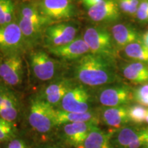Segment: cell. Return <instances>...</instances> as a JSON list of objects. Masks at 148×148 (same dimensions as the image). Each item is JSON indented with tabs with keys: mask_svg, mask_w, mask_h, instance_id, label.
I'll use <instances>...</instances> for the list:
<instances>
[{
	"mask_svg": "<svg viewBox=\"0 0 148 148\" xmlns=\"http://www.w3.org/2000/svg\"><path fill=\"white\" fill-rule=\"evenodd\" d=\"M75 64L74 75L83 86L98 87L119 82L115 60L89 53Z\"/></svg>",
	"mask_w": 148,
	"mask_h": 148,
	"instance_id": "obj_1",
	"label": "cell"
},
{
	"mask_svg": "<svg viewBox=\"0 0 148 148\" xmlns=\"http://www.w3.org/2000/svg\"><path fill=\"white\" fill-rule=\"evenodd\" d=\"M28 109L27 121L32 130L37 134L45 136L56 128L53 121L55 108L39 96L31 99Z\"/></svg>",
	"mask_w": 148,
	"mask_h": 148,
	"instance_id": "obj_2",
	"label": "cell"
},
{
	"mask_svg": "<svg viewBox=\"0 0 148 148\" xmlns=\"http://www.w3.org/2000/svg\"><path fill=\"white\" fill-rule=\"evenodd\" d=\"M82 38L87 44L90 52L115 60L116 49L110 32L101 26L88 27L83 33Z\"/></svg>",
	"mask_w": 148,
	"mask_h": 148,
	"instance_id": "obj_3",
	"label": "cell"
},
{
	"mask_svg": "<svg viewBox=\"0 0 148 148\" xmlns=\"http://www.w3.org/2000/svg\"><path fill=\"white\" fill-rule=\"evenodd\" d=\"M99 121L69 123L57 127L60 141L67 147L79 148L88 136L90 131L97 126Z\"/></svg>",
	"mask_w": 148,
	"mask_h": 148,
	"instance_id": "obj_4",
	"label": "cell"
},
{
	"mask_svg": "<svg viewBox=\"0 0 148 148\" xmlns=\"http://www.w3.org/2000/svg\"><path fill=\"white\" fill-rule=\"evenodd\" d=\"M77 30L76 25L71 22L51 24L44 30V42L48 49L66 45L77 38Z\"/></svg>",
	"mask_w": 148,
	"mask_h": 148,
	"instance_id": "obj_5",
	"label": "cell"
},
{
	"mask_svg": "<svg viewBox=\"0 0 148 148\" xmlns=\"http://www.w3.org/2000/svg\"><path fill=\"white\" fill-rule=\"evenodd\" d=\"M26 47L17 22L0 25V51L5 56L21 55Z\"/></svg>",
	"mask_w": 148,
	"mask_h": 148,
	"instance_id": "obj_6",
	"label": "cell"
},
{
	"mask_svg": "<svg viewBox=\"0 0 148 148\" xmlns=\"http://www.w3.org/2000/svg\"><path fill=\"white\" fill-rule=\"evenodd\" d=\"M98 101L104 107L126 106L133 99V90L120 83L102 86L98 90Z\"/></svg>",
	"mask_w": 148,
	"mask_h": 148,
	"instance_id": "obj_7",
	"label": "cell"
},
{
	"mask_svg": "<svg viewBox=\"0 0 148 148\" xmlns=\"http://www.w3.org/2000/svg\"><path fill=\"white\" fill-rule=\"evenodd\" d=\"M36 4L40 13L53 22L69 19L77 14L71 0H39Z\"/></svg>",
	"mask_w": 148,
	"mask_h": 148,
	"instance_id": "obj_8",
	"label": "cell"
},
{
	"mask_svg": "<svg viewBox=\"0 0 148 148\" xmlns=\"http://www.w3.org/2000/svg\"><path fill=\"white\" fill-rule=\"evenodd\" d=\"M29 61L34 77L42 82L52 79L58 70V62L42 50H36L29 56Z\"/></svg>",
	"mask_w": 148,
	"mask_h": 148,
	"instance_id": "obj_9",
	"label": "cell"
},
{
	"mask_svg": "<svg viewBox=\"0 0 148 148\" xmlns=\"http://www.w3.org/2000/svg\"><path fill=\"white\" fill-rule=\"evenodd\" d=\"M59 106L66 112H86L90 110V95L83 85H77L67 92Z\"/></svg>",
	"mask_w": 148,
	"mask_h": 148,
	"instance_id": "obj_10",
	"label": "cell"
},
{
	"mask_svg": "<svg viewBox=\"0 0 148 148\" xmlns=\"http://www.w3.org/2000/svg\"><path fill=\"white\" fill-rule=\"evenodd\" d=\"M0 77L8 86L21 84L23 77V62L21 55L5 56L0 60Z\"/></svg>",
	"mask_w": 148,
	"mask_h": 148,
	"instance_id": "obj_11",
	"label": "cell"
},
{
	"mask_svg": "<svg viewBox=\"0 0 148 148\" xmlns=\"http://www.w3.org/2000/svg\"><path fill=\"white\" fill-rule=\"evenodd\" d=\"M88 16L96 23H112L119 19L121 11L116 0H103L88 9Z\"/></svg>",
	"mask_w": 148,
	"mask_h": 148,
	"instance_id": "obj_12",
	"label": "cell"
},
{
	"mask_svg": "<svg viewBox=\"0 0 148 148\" xmlns=\"http://www.w3.org/2000/svg\"><path fill=\"white\" fill-rule=\"evenodd\" d=\"M75 85L69 79L60 78L53 80L40 92L39 97L53 108L58 106L63 97Z\"/></svg>",
	"mask_w": 148,
	"mask_h": 148,
	"instance_id": "obj_13",
	"label": "cell"
},
{
	"mask_svg": "<svg viewBox=\"0 0 148 148\" xmlns=\"http://www.w3.org/2000/svg\"><path fill=\"white\" fill-rule=\"evenodd\" d=\"M49 52L59 58L66 60H77L90 53L87 44L82 36H78L73 41L60 47L49 48Z\"/></svg>",
	"mask_w": 148,
	"mask_h": 148,
	"instance_id": "obj_14",
	"label": "cell"
},
{
	"mask_svg": "<svg viewBox=\"0 0 148 148\" xmlns=\"http://www.w3.org/2000/svg\"><path fill=\"white\" fill-rule=\"evenodd\" d=\"M99 117L107 126L114 130L121 128L130 121L128 107H104L99 113Z\"/></svg>",
	"mask_w": 148,
	"mask_h": 148,
	"instance_id": "obj_15",
	"label": "cell"
},
{
	"mask_svg": "<svg viewBox=\"0 0 148 148\" xmlns=\"http://www.w3.org/2000/svg\"><path fill=\"white\" fill-rule=\"evenodd\" d=\"M110 33L117 50H123L127 45L139 40L135 27L127 23H116L111 27Z\"/></svg>",
	"mask_w": 148,
	"mask_h": 148,
	"instance_id": "obj_16",
	"label": "cell"
},
{
	"mask_svg": "<svg viewBox=\"0 0 148 148\" xmlns=\"http://www.w3.org/2000/svg\"><path fill=\"white\" fill-rule=\"evenodd\" d=\"M53 121L56 127L63 124L75 122H88V121H99V113L95 111L90 110L86 112H71L55 108L53 112Z\"/></svg>",
	"mask_w": 148,
	"mask_h": 148,
	"instance_id": "obj_17",
	"label": "cell"
},
{
	"mask_svg": "<svg viewBox=\"0 0 148 148\" xmlns=\"http://www.w3.org/2000/svg\"><path fill=\"white\" fill-rule=\"evenodd\" d=\"M16 22L21 29L27 47L36 45L42 37L46 27L27 20L21 16L16 15Z\"/></svg>",
	"mask_w": 148,
	"mask_h": 148,
	"instance_id": "obj_18",
	"label": "cell"
},
{
	"mask_svg": "<svg viewBox=\"0 0 148 148\" xmlns=\"http://www.w3.org/2000/svg\"><path fill=\"white\" fill-rule=\"evenodd\" d=\"M143 128L125 125L111 132L110 141L114 148H127L137 139Z\"/></svg>",
	"mask_w": 148,
	"mask_h": 148,
	"instance_id": "obj_19",
	"label": "cell"
},
{
	"mask_svg": "<svg viewBox=\"0 0 148 148\" xmlns=\"http://www.w3.org/2000/svg\"><path fill=\"white\" fill-rule=\"evenodd\" d=\"M123 75L134 84L148 83V65L144 62H134L123 64L121 66Z\"/></svg>",
	"mask_w": 148,
	"mask_h": 148,
	"instance_id": "obj_20",
	"label": "cell"
},
{
	"mask_svg": "<svg viewBox=\"0 0 148 148\" xmlns=\"http://www.w3.org/2000/svg\"><path fill=\"white\" fill-rule=\"evenodd\" d=\"M110 136V132H104L97 125L90 131L79 148H114L111 143Z\"/></svg>",
	"mask_w": 148,
	"mask_h": 148,
	"instance_id": "obj_21",
	"label": "cell"
},
{
	"mask_svg": "<svg viewBox=\"0 0 148 148\" xmlns=\"http://www.w3.org/2000/svg\"><path fill=\"white\" fill-rule=\"evenodd\" d=\"M16 15L21 16L27 20L39 24L44 27L51 25L52 21L40 13L36 4L32 3H22L17 8Z\"/></svg>",
	"mask_w": 148,
	"mask_h": 148,
	"instance_id": "obj_22",
	"label": "cell"
},
{
	"mask_svg": "<svg viewBox=\"0 0 148 148\" xmlns=\"http://www.w3.org/2000/svg\"><path fill=\"white\" fill-rule=\"evenodd\" d=\"M127 58L137 62L148 63V48L141 40L132 42L123 49Z\"/></svg>",
	"mask_w": 148,
	"mask_h": 148,
	"instance_id": "obj_23",
	"label": "cell"
},
{
	"mask_svg": "<svg viewBox=\"0 0 148 148\" xmlns=\"http://www.w3.org/2000/svg\"><path fill=\"white\" fill-rule=\"evenodd\" d=\"M14 5L12 0H0V25L14 22Z\"/></svg>",
	"mask_w": 148,
	"mask_h": 148,
	"instance_id": "obj_24",
	"label": "cell"
},
{
	"mask_svg": "<svg viewBox=\"0 0 148 148\" xmlns=\"http://www.w3.org/2000/svg\"><path fill=\"white\" fill-rule=\"evenodd\" d=\"M19 108L17 98L8 88L0 85V108Z\"/></svg>",
	"mask_w": 148,
	"mask_h": 148,
	"instance_id": "obj_25",
	"label": "cell"
},
{
	"mask_svg": "<svg viewBox=\"0 0 148 148\" xmlns=\"http://www.w3.org/2000/svg\"><path fill=\"white\" fill-rule=\"evenodd\" d=\"M16 136V128L14 123L0 117V143L8 142Z\"/></svg>",
	"mask_w": 148,
	"mask_h": 148,
	"instance_id": "obj_26",
	"label": "cell"
},
{
	"mask_svg": "<svg viewBox=\"0 0 148 148\" xmlns=\"http://www.w3.org/2000/svg\"><path fill=\"white\" fill-rule=\"evenodd\" d=\"M148 109L140 104H134L128 107V116L130 121L136 124H140L145 121Z\"/></svg>",
	"mask_w": 148,
	"mask_h": 148,
	"instance_id": "obj_27",
	"label": "cell"
},
{
	"mask_svg": "<svg viewBox=\"0 0 148 148\" xmlns=\"http://www.w3.org/2000/svg\"><path fill=\"white\" fill-rule=\"evenodd\" d=\"M133 99L144 106H148V83L133 90Z\"/></svg>",
	"mask_w": 148,
	"mask_h": 148,
	"instance_id": "obj_28",
	"label": "cell"
},
{
	"mask_svg": "<svg viewBox=\"0 0 148 148\" xmlns=\"http://www.w3.org/2000/svg\"><path fill=\"white\" fill-rule=\"evenodd\" d=\"M136 17L140 23H148V0H141L136 14Z\"/></svg>",
	"mask_w": 148,
	"mask_h": 148,
	"instance_id": "obj_29",
	"label": "cell"
},
{
	"mask_svg": "<svg viewBox=\"0 0 148 148\" xmlns=\"http://www.w3.org/2000/svg\"><path fill=\"white\" fill-rule=\"evenodd\" d=\"M121 12L128 16H135L137 12V8H135L130 3L129 0H116Z\"/></svg>",
	"mask_w": 148,
	"mask_h": 148,
	"instance_id": "obj_30",
	"label": "cell"
},
{
	"mask_svg": "<svg viewBox=\"0 0 148 148\" xmlns=\"http://www.w3.org/2000/svg\"><path fill=\"white\" fill-rule=\"evenodd\" d=\"M5 148H29V147L23 138L15 136L7 142Z\"/></svg>",
	"mask_w": 148,
	"mask_h": 148,
	"instance_id": "obj_31",
	"label": "cell"
},
{
	"mask_svg": "<svg viewBox=\"0 0 148 148\" xmlns=\"http://www.w3.org/2000/svg\"><path fill=\"white\" fill-rule=\"evenodd\" d=\"M69 147L62 142H49L43 141L35 146L34 148H67Z\"/></svg>",
	"mask_w": 148,
	"mask_h": 148,
	"instance_id": "obj_32",
	"label": "cell"
},
{
	"mask_svg": "<svg viewBox=\"0 0 148 148\" xmlns=\"http://www.w3.org/2000/svg\"><path fill=\"white\" fill-rule=\"evenodd\" d=\"M83 4L88 9L90 8V7L94 6V5H97V3L101 2L103 0H82Z\"/></svg>",
	"mask_w": 148,
	"mask_h": 148,
	"instance_id": "obj_33",
	"label": "cell"
},
{
	"mask_svg": "<svg viewBox=\"0 0 148 148\" xmlns=\"http://www.w3.org/2000/svg\"><path fill=\"white\" fill-rule=\"evenodd\" d=\"M140 40H141V42L148 48V30L146 31V32L142 35Z\"/></svg>",
	"mask_w": 148,
	"mask_h": 148,
	"instance_id": "obj_34",
	"label": "cell"
},
{
	"mask_svg": "<svg viewBox=\"0 0 148 148\" xmlns=\"http://www.w3.org/2000/svg\"><path fill=\"white\" fill-rule=\"evenodd\" d=\"M145 121L147 122L148 123V112H147V116H146V119H145Z\"/></svg>",
	"mask_w": 148,
	"mask_h": 148,
	"instance_id": "obj_35",
	"label": "cell"
},
{
	"mask_svg": "<svg viewBox=\"0 0 148 148\" xmlns=\"http://www.w3.org/2000/svg\"><path fill=\"white\" fill-rule=\"evenodd\" d=\"M146 145H147V147H148V137H147V143H146Z\"/></svg>",
	"mask_w": 148,
	"mask_h": 148,
	"instance_id": "obj_36",
	"label": "cell"
},
{
	"mask_svg": "<svg viewBox=\"0 0 148 148\" xmlns=\"http://www.w3.org/2000/svg\"><path fill=\"white\" fill-rule=\"evenodd\" d=\"M71 1H74V0H71Z\"/></svg>",
	"mask_w": 148,
	"mask_h": 148,
	"instance_id": "obj_37",
	"label": "cell"
}]
</instances>
